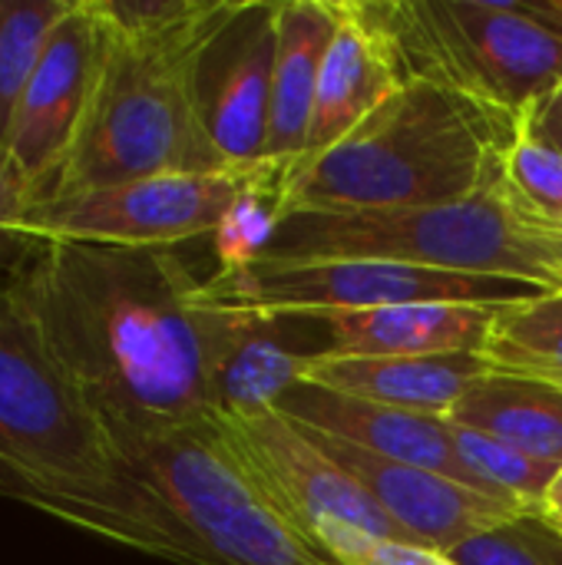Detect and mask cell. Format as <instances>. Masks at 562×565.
Returning a JSON list of instances; mask_svg holds the SVG:
<instances>
[{"label":"cell","mask_w":562,"mask_h":565,"mask_svg":"<svg viewBox=\"0 0 562 565\" xmlns=\"http://www.w3.org/2000/svg\"><path fill=\"white\" fill-rule=\"evenodd\" d=\"M235 3L222 0L205 23L159 43H132L106 26L99 83L53 195L176 172H229L202 132L192 73Z\"/></svg>","instance_id":"5b68a950"},{"label":"cell","mask_w":562,"mask_h":565,"mask_svg":"<svg viewBox=\"0 0 562 565\" xmlns=\"http://www.w3.org/2000/svg\"><path fill=\"white\" fill-rule=\"evenodd\" d=\"M523 122L431 79H407L351 136L285 172V215L457 205L500 175Z\"/></svg>","instance_id":"3957f363"},{"label":"cell","mask_w":562,"mask_h":565,"mask_svg":"<svg viewBox=\"0 0 562 565\" xmlns=\"http://www.w3.org/2000/svg\"><path fill=\"white\" fill-rule=\"evenodd\" d=\"M401 86L397 60L368 17L364 0H338V30L318 76L308 146L298 162H311L338 146Z\"/></svg>","instance_id":"9a60e30c"},{"label":"cell","mask_w":562,"mask_h":565,"mask_svg":"<svg viewBox=\"0 0 562 565\" xmlns=\"http://www.w3.org/2000/svg\"><path fill=\"white\" fill-rule=\"evenodd\" d=\"M454 427V444H457V454L460 460L500 497L507 500H517L523 503L527 510L533 513H543V500H547V490L553 483V477L560 473L556 463H547V460H537L523 450H513L487 434H477V430H467V427Z\"/></svg>","instance_id":"cb8c5ba5"},{"label":"cell","mask_w":562,"mask_h":565,"mask_svg":"<svg viewBox=\"0 0 562 565\" xmlns=\"http://www.w3.org/2000/svg\"><path fill=\"white\" fill-rule=\"evenodd\" d=\"M116 457L162 503L195 565H338L288 523L212 414L123 444Z\"/></svg>","instance_id":"52a82bcc"},{"label":"cell","mask_w":562,"mask_h":565,"mask_svg":"<svg viewBox=\"0 0 562 565\" xmlns=\"http://www.w3.org/2000/svg\"><path fill=\"white\" fill-rule=\"evenodd\" d=\"M553 3V13H556V20L562 23V0H550Z\"/></svg>","instance_id":"1f68e13d"},{"label":"cell","mask_w":562,"mask_h":565,"mask_svg":"<svg viewBox=\"0 0 562 565\" xmlns=\"http://www.w3.org/2000/svg\"><path fill=\"white\" fill-rule=\"evenodd\" d=\"M73 0H0V149L7 156V132L17 99Z\"/></svg>","instance_id":"7402d4cb"},{"label":"cell","mask_w":562,"mask_h":565,"mask_svg":"<svg viewBox=\"0 0 562 565\" xmlns=\"http://www.w3.org/2000/svg\"><path fill=\"white\" fill-rule=\"evenodd\" d=\"M540 291L547 288L510 278H477L351 258L215 271L202 285V301L225 311L318 318L331 311H374L394 305H513L537 298Z\"/></svg>","instance_id":"ba28073f"},{"label":"cell","mask_w":562,"mask_h":565,"mask_svg":"<svg viewBox=\"0 0 562 565\" xmlns=\"http://www.w3.org/2000/svg\"><path fill=\"white\" fill-rule=\"evenodd\" d=\"M285 172L288 169L268 162L229 209L212 235L219 271H238L262 258L285 218Z\"/></svg>","instance_id":"603a6c76"},{"label":"cell","mask_w":562,"mask_h":565,"mask_svg":"<svg viewBox=\"0 0 562 565\" xmlns=\"http://www.w3.org/2000/svg\"><path fill=\"white\" fill-rule=\"evenodd\" d=\"M543 516L553 520V523H562V467L560 473L553 477L550 490H547V500H543Z\"/></svg>","instance_id":"4dcf8cb0"},{"label":"cell","mask_w":562,"mask_h":565,"mask_svg":"<svg viewBox=\"0 0 562 565\" xmlns=\"http://www.w3.org/2000/svg\"><path fill=\"white\" fill-rule=\"evenodd\" d=\"M255 169L176 172L83 192H63L30 205L13 235L26 245L70 242L103 248H176L215 235L235 199L262 175Z\"/></svg>","instance_id":"9c48e42d"},{"label":"cell","mask_w":562,"mask_h":565,"mask_svg":"<svg viewBox=\"0 0 562 565\" xmlns=\"http://www.w3.org/2000/svg\"><path fill=\"white\" fill-rule=\"evenodd\" d=\"M457 565H562V530L543 513L513 516L447 553Z\"/></svg>","instance_id":"d4e9b609"},{"label":"cell","mask_w":562,"mask_h":565,"mask_svg":"<svg viewBox=\"0 0 562 565\" xmlns=\"http://www.w3.org/2000/svg\"><path fill=\"white\" fill-rule=\"evenodd\" d=\"M106 56V23L93 0H73L50 33L10 119L7 162L26 192V209L46 202L89 113Z\"/></svg>","instance_id":"30bf717a"},{"label":"cell","mask_w":562,"mask_h":565,"mask_svg":"<svg viewBox=\"0 0 562 565\" xmlns=\"http://www.w3.org/2000/svg\"><path fill=\"white\" fill-rule=\"evenodd\" d=\"M23 212H26V192L17 182V175L0 149V285L10 281V275L20 268L23 255L30 252V245L13 235V222Z\"/></svg>","instance_id":"f1b7e54d"},{"label":"cell","mask_w":562,"mask_h":565,"mask_svg":"<svg viewBox=\"0 0 562 565\" xmlns=\"http://www.w3.org/2000/svg\"><path fill=\"white\" fill-rule=\"evenodd\" d=\"M0 493L176 565H195L162 503L123 473L116 447L0 285Z\"/></svg>","instance_id":"7a4b0ae2"},{"label":"cell","mask_w":562,"mask_h":565,"mask_svg":"<svg viewBox=\"0 0 562 565\" xmlns=\"http://www.w3.org/2000/svg\"><path fill=\"white\" fill-rule=\"evenodd\" d=\"M407 79H431L517 122L562 86L550 0H364Z\"/></svg>","instance_id":"8992f818"},{"label":"cell","mask_w":562,"mask_h":565,"mask_svg":"<svg viewBox=\"0 0 562 565\" xmlns=\"http://www.w3.org/2000/svg\"><path fill=\"white\" fill-rule=\"evenodd\" d=\"M537 139H543L547 146H553L562 156V86L556 93H550L523 122Z\"/></svg>","instance_id":"f546056e"},{"label":"cell","mask_w":562,"mask_h":565,"mask_svg":"<svg viewBox=\"0 0 562 565\" xmlns=\"http://www.w3.org/2000/svg\"><path fill=\"white\" fill-rule=\"evenodd\" d=\"M503 182L537 215L562 225V156L527 126L500 159Z\"/></svg>","instance_id":"484cf974"},{"label":"cell","mask_w":562,"mask_h":565,"mask_svg":"<svg viewBox=\"0 0 562 565\" xmlns=\"http://www.w3.org/2000/svg\"><path fill=\"white\" fill-rule=\"evenodd\" d=\"M447 420L562 467L560 384L490 371L460 397Z\"/></svg>","instance_id":"ffe728a7"},{"label":"cell","mask_w":562,"mask_h":565,"mask_svg":"<svg viewBox=\"0 0 562 565\" xmlns=\"http://www.w3.org/2000/svg\"><path fill=\"white\" fill-rule=\"evenodd\" d=\"M275 411L282 417H288L291 424L311 427L318 434H328L335 440H344V444L378 454L384 460L434 470V473L450 477L470 490L500 497L460 460L457 444H454V427L447 417L371 404V401L344 397V394H335V391H325L315 384H295L275 404ZM500 500H507V497H500Z\"/></svg>","instance_id":"5bb4252c"},{"label":"cell","mask_w":562,"mask_h":565,"mask_svg":"<svg viewBox=\"0 0 562 565\" xmlns=\"http://www.w3.org/2000/svg\"><path fill=\"white\" fill-rule=\"evenodd\" d=\"M176 248L36 242L7 288L113 447L212 414L215 308Z\"/></svg>","instance_id":"6da1fadb"},{"label":"cell","mask_w":562,"mask_h":565,"mask_svg":"<svg viewBox=\"0 0 562 565\" xmlns=\"http://www.w3.org/2000/svg\"><path fill=\"white\" fill-rule=\"evenodd\" d=\"M222 0H96L103 23L132 43L172 40L205 23Z\"/></svg>","instance_id":"4316f807"},{"label":"cell","mask_w":562,"mask_h":565,"mask_svg":"<svg viewBox=\"0 0 562 565\" xmlns=\"http://www.w3.org/2000/svg\"><path fill=\"white\" fill-rule=\"evenodd\" d=\"M278 0H238L195 56V109L222 169L265 162Z\"/></svg>","instance_id":"7c38bea8"},{"label":"cell","mask_w":562,"mask_h":565,"mask_svg":"<svg viewBox=\"0 0 562 565\" xmlns=\"http://www.w3.org/2000/svg\"><path fill=\"white\" fill-rule=\"evenodd\" d=\"M212 308V305H209ZM301 318L215 308L212 414H262L305 381L315 351L295 348Z\"/></svg>","instance_id":"2e32d148"},{"label":"cell","mask_w":562,"mask_h":565,"mask_svg":"<svg viewBox=\"0 0 562 565\" xmlns=\"http://www.w3.org/2000/svg\"><path fill=\"white\" fill-rule=\"evenodd\" d=\"M212 417L238 460L255 473L275 507L318 553L321 540L335 530H358L374 540L411 543L404 530L371 500V493L278 411Z\"/></svg>","instance_id":"8fae6325"},{"label":"cell","mask_w":562,"mask_h":565,"mask_svg":"<svg viewBox=\"0 0 562 565\" xmlns=\"http://www.w3.org/2000/svg\"><path fill=\"white\" fill-rule=\"evenodd\" d=\"M394 262L562 291V225L530 212L500 175L467 202L411 212H295L255 265Z\"/></svg>","instance_id":"277c9868"},{"label":"cell","mask_w":562,"mask_h":565,"mask_svg":"<svg viewBox=\"0 0 562 565\" xmlns=\"http://www.w3.org/2000/svg\"><path fill=\"white\" fill-rule=\"evenodd\" d=\"M301 430L315 440L321 454H328L354 483H361L371 493V500L404 530V536L414 546L450 553L454 546H460L477 533H487L513 516L533 513L513 500L470 490L434 470L384 460L378 454H368L311 427Z\"/></svg>","instance_id":"4fadbf2b"},{"label":"cell","mask_w":562,"mask_h":565,"mask_svg":"<svg viewBox=\"0 0 562 565\" xmlns=\"http://www.w3.org/2000/svg\"><path fill=\"white\" fill-rule=\"evenodd\" d=\"M494 367L480 351L421 358H351L315 351L301 384L401 411L447 417L460 397Z\"/></svg>","instance_id":"e0dca14e"},{"label":"cell","mask_w":562,"mask_h":565,"mask_svg":"<svg viewBox=\"0 0 562 565\" xmlns=\"http://www.w3.org/2000/svg\"><path fill=\"white\" fill-rule=\"evenodd\" d=\"M556 526H560V530H562V523H556Z\"/></svg>","instance_id":"d6a6232c"},{"label":"cell","mask_w":562,"mask_h":565,"mask_svg":"<svg viewBox=\"0 0 562 565\" xmlns=\"http://www.w3.org/2000/svg\"><path fill=\"white\" fill-rule=\"evenodd\" d=\"M321 553L338 565H457L447 553L414 546V543H391L374 540L358 530H335L321 540Z\"/></svg>","instance_id":"83f0119b"},{"label":"cell","mask_w":562,"mask_h":565,"mask_svg":"<svg viewBox=\"0 0 562 565\" xmlns=\"http://www.w3.org/2000/svg\"><path fill=\"white\" fill-rule=\"evenodd\" d=\"M480 354L494 371L562 387V291L503 305Z\"/></svg>","instance_id":"44dd1931"},{"label":"cell","mask_w":562,"mask_h":565,"mask_svg":"<svg viewBox=\"0 0 562 565\" xmlns=\"http://www.w3.org/2000/svg\"><path fill=\"white\" fill-rule=\"evenodd\" d=\"M503 305H394L374 311H331L311 318L325 328L331 354L421 358L484 351Z\"/></svg>","instance_id":"ac0fdd59"},{"label":"cell","mask_w":562,"mask_h":565,"mask_svg":"<svg viewBox=\"0 0 562 565\" xmlns=\"http://www.w3.org/2000/svg\"><path fill=\"white\" fill-rule=\"evenodd\" d=\"M338 30V0H278V46L265 162L291 169L308 146L311 106L328 46Z\"/></svg>","instance_id":"d6986e66"}]
</instances>
